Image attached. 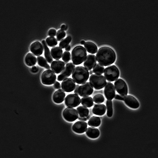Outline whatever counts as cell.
<instances>
[{
    "mask_svg": "<svg viewBox=\"0 0 158 158\" xmlns=\"http://www.w3.org/2000/svg\"><path fill=\"white\" fill-rule=\"evenodd\" d=\"M30 49L35 55L38 56L43 53V47L42 44L40 42L36 41L31 43L30 46Z\"/></svg>",
    "mask_w": 158,
    "mask_h": 158,
    "instance_id": "cell-15",
    "label": "cell"
},
{
    "mask_svg": "<svg viewBox=\"0 0 158 158\" xmlns=\"http://www.w3.org/2000/svg\"><path fill=\"white\" fill-rule=\"evenodd\" d=\"M93 100L96 103H103L105 100V98L103 95L101 94H97L93 97Z\"/></svg>",
    "mask_w": 158,
    "mask_h": 158,
    "instance_id": "cell-34",
    "label": "cell"
},
{
    "mask_svg": "<svg viewBox=\"0 0 158 158\" xmlns=\"http://www.w3.org/2000/svg\"><path fill=\"white\" fill-rule=\"evenodd\" d=\"M125 103L129 107L133 109H136L139 106V103L137 100L130 95H126L124 97Z\"/></svg>",
    "mask_w": 158,
    "mask_h": 158,
    "instance_id": "cell-17",
    "label": "cell"
},
{
    "mask_svg": "<svg viewBox=\"0 0 158 158\" xmlns=\"http://www.w3.org/2000/svg\"><path fill=\"white\" fill-rule=\"evenodd\" d=\"M24 60L26 64L29 66L34 65L36 62V58L35 56L33 53L30 52L26 55Z\"/></svg>",
    "mask_w": 158,
    "mask_h": 158,
    "instance_id": "cell-22",
    "label": "cell"
},
{
    "mask_svg": "<svg viewBox=\"0 0 158 158\" xmlns=\"http://www.w3.org/2000/svg\"><path fill=\"white\" fill-rule=\"evenodd\" d=\"M106 105L107 110V115L109 117H111L113 114L112 103L111 100H107L106 101Z\"/></svg>",
    "mask_w": 158,
    "mask_h": 158,
    "instance_id": "cell-32",
    "label": "cell"
},
{
    "mask_svg": "<svg viewBox=\"0 0 158 158\" xmlns=\"http://www.w3.org/2000/svg\"><path fill=\"white\" fill-rule=\"evenodd\" d=\"M105 70L104 66L99 63H96L93 67V71L95 73L102 74Z\"/></svg>",
    "mask_w": 158,
    "mask_h": 158,
    "instance_id": "cell-30",
    "label": "cell"
},
{
    "mask_svg": "<svg viewBox=\"0 0 158 158\" xmlns=\"http://www.w3.org/2000/svg\"><path fill=\"white\" fill-rule=\"evenodd\" d=\"M81 104L88 107H91L93 105V101L90 96L83 97L81 99Z\"/></svg>",
    "mask_w": 158,
    "mask_h": 158,
    "instance_id": "cell-26",
    "label": "cell"
},
{
    "mask_svg": "<svg viewBox=\"0 0 158 158\" xmlns=\"http://www.w3.org/2000/svg\"><path fill=\"white\" fill-rule=\"evenodd\" d=\"M65 27L66 26L65 25L63 24L62 25H61V29L63 30H65Z\"/></svg>",
    "mask_w": 158,
    "mask_h": 158,
    "instance_id": "cell-44",
    "label": "cell"
},
{
    "mask_svg": "<svg viewBox=\"0 0 158 158\" xmlns=\"http://www.w3.org/2000/svg\"><path fill=\"white\" fill-rule=\"evenodd\" d=\"M89 74H93V70H90L89 72Z\"/></svg>",
    "mask_w": 158,
    "mask_h": 158,
    "instance_id": "cell-46",
    "label": "cell"
},
{
    "mask_svg": "<svg viewBox=\"0 0 158 158\" xmlns=\"http://www.w3.org/2000/svg\"><path fill=\"white\" fill-rule=\"evenodd\" d=\"M41 79L42 83L46 85H51L55 82L56 76L54 72L50 69L44 71L42 73Z\"/></svg>",
    "mask_w": 158,
    "mask_h": 158,
    "instance_id": "cell-6",
    "label": "cell"
},
{
    "mask_svg": "<svg viewBox=\"0 0 158 158\" xmlns=\"http://www.w3.org/2000/svg\"><path fill=\"white\" fill-rule=\"evenodd\" d=\"M65 96V93L62 89H58L53 93V99L55 103H60L63 101Z\"/></svg>",
    "mask_w": 158,
    "mask_h": 158,
    "instance_id": "cell-19",
    "label": "cell"
},
{
    "mask_svg": "<svg viewBox=\"0 0 158 158\" xmlns=\"http://www.w3.org/2000/svg\"><path fill=\"white\" fill-rule=\"evenodd\" d=\"M37 59L38 63L39 65L46 69H51V67L48 63L47 60L43 57L41 56H38L37 57Z\"/></svg>",
    "mask_w": 158,
    "mask_h": 158,
    "instance_id": "cell-29",
    "label": "cell"
},
{
    "mask_svg": "<svg viewBox=\"0 0 158 158\" xmlns=\"http://www.w3.org/2000/svg\"><path fill=\"white\" fill-rule=\"evenodd\" d=\"M42 43L44 49V56L47 62L51 63L53 61V59L51 57L50 50L45 40H43L42 41Z\"/></svg>",
    "mask_w": 158,
    "mask_h": 158,
    "instance_id": "cell-25",
    "label": "cell"
},
{
    "mask_svg": "<svg viewBox=\"0 0 158 158\" xmlns=\"http://www.w3.org/2000/svg\"><path fill=\"white\" fill-rule=\"evenodd\" d=\"M71 54L70 52L67 51H64L62 55V59L64 63H66L70 60Z\"/></svg>",
    "mask_w": 158,
    "mask_h": 158,
    "instance_id": "cell-36",
    "label": "cell"
},
{
    "mask_svg": "<svg viewBox=\"0 0 158 158\" xmlns=\"http://www.w3.org/2000/svg\"><path fill=\"white\" fill-rule=\"evenodd\" d=\"M75 67V65L72 62H69L66 63L62 72L58 76L57 80L61 81L65 78L71 75Z\"/></svg>",
    "mask_w": 158,
    "mask_h": 158,
    "instance_id": "cell-11",
    "label": "cell"
},
{
    "mask_svg": "<svg viewBox=\"0 0 158 158\" xmlns=\"http://www.w3.org/2000/svg\"><path fill=\"white\" fill-rule=\"evenodd\" d=\"M86 49L83 46L78 45L75 46L71 51V59L75 65L81 64L87 55Z\"/></svg>",
    "mask_w": 158,
    "mask_h": 158,
    "instance_id": "cell-3",
    "label": "cell"
},
{
    "mask_svg": "<svg viewBox=\"0 0 158 158\" xmlns=\"http://www.w3.org/2000/svg\"><path fill=\"white\" fill-rule=\"evenodd\" d=\"M105 86L104 93L106 98L108 100H112L114 97L115 94V88L113 84L107 82Z\"/></svg>",
    "mask_w": 158,
    "mask_h": 158,
    "instance_id": "cell-13",
    "label": "cell"
},
{
    "mask_svg": "<svg viewBox=\"0 0 158 158\" xmlns=\"http://www.w3.org/2000/svg\"><path fill=\"white\" fill-rule=\"evenodd\" d=\"M79 85L78 84H77L76 85L75 87V88L74 93L76 94H78V88L79 87Z\"/></svg>",
    "mask_w": 158,
    "mask_h": 158,
    "instance_id": "cell-41",
    "label": "cell"
},
{
    "mask_svg": "<svg viewBox=\"0 0 158 158\" xmlns=\"http://www.w3.org/2000/svg\"><path fill=\"white\" fill-rule=\"evenodd\" d=\"M87 127V123L83 121H78L73 124L72 129L76 133L82 134L85 132Z\"/></svg>",
    "mask_w": 158,
    "mask_h": 158,
    "instance_id": "cell-14",
    "label": "cell"
},
{
    "mask_svg": "<svg viewBox=\"0 0 158 158\" xmlns=\"http://www.w3.org/2000/svg\"><path fill=\"white\" fill-rule=\"evenodd\" d=\"M66 33L64 30L61 29L58 30L56 34V36L57 40L60 41L65 36Z\"/></svg>",
    "mask_w": 158,
    "mask_h": 158,
    "instance_id": "cell-35",
    "label": "cell"
},
{
    "mask_svg": "<svg viewBox=\"0 0 158 158\" xmlns=\"http://www.w3.org/2000/svg\"><path fill=\"white\" fill-rule=\"evenodd\" d=\"M97 61L96 56L94 55H88L84 60V66L88 70H90L96 63Z\"/></svg>",
    "mask_w": 158,
    "mask_h": 158,
    "instance_id": "cell-16",
    "label": "cell"
},
{
    "mask_svg": "<svg viewBox=\"0 0 158 158\" xmlns=\"http://www.w3.org/2000/svg\"><path fill=\"white\" fill-rule=\"evenodd\" d=\"M104 74L108 81L113 82L118 78L120 72L118 68L115 65H113L106 68L104 70Z\"/></svg>",
    "mask_w": 158,
    "mask_h": 158,
    "instance_id": "cell-5",
    "label": "cell"
},
{
    "mask_svg": "<svg viewBox=\"0 0 158 158\" xmlns=\"http://www.w3.org/2000/svg\"><path fill=\"white\" fill-rule=\"evenodd\" d=\"M86 134L89 138L94 139L98 137L100 134V132L97 128L93 127H90L87 128Z\"/></svg>",
    "mask_w": 158,
    "mask_h": 158,
    "instance_id": "cell-21",
    "label": "cell"
},
{
    "mask_svg": "<svg viewBox=\"0 0 158 158\" xmlns=\"http://www.w3.org/2000/svg\"><path fill=\"white\" fill-rule=\"evenodd\" d=\"M56 33V31L55 29L53 28L50 29L48 31L49 35L54 36H55Z\"/></svg>",
    "mask_w": 158,
    "mask_h": 158,
    "instance_id": "cell-37",
    "label": "cell"
},
{
    "mask_svg": "<svg viewBox=\"0 0 158 158\" xmlns=\"http://www.w3.org/2000/svg\"><path fill=\"white\" fill-rule=\"evenodd\" d=\"M78 119L79 120L84 121H86L87 120V119L86 117H83L80 116Z\"/></svg>",
    "mask_w": 158,
    "mask_h": 158,
    "instance_id": "cell-42",
    "label": "cell"
},
{
    "mask_svg": "<svg viewBox=\"0 0 158 158\" xmlns=\"http://www.w3.org/2000/svg\"><path fill=\"white\" fill-rule=\"evenodd\" d=\"M93 91V86L90 82H86L79 86L78 93L80 96L84 97L91 95Z\"/></svg>",
    "mask_w": 158,
    "mask_h": 158,
    "instance_id": "cell-10",
    "label": "cell"
},
{
    "mask_svg": "<svg viewBox=\"0 0 158 158\" xmlns=\"http://www.w3.org/2000/svg\"><path fill=\"white\" fill-rule=\"evenodd\" d=\"M81 99L78 94H70L68 95L65 97L64 102L67 107H76L79 105Z\"/></svg>",
    "mask_w": 158,
    "mask_h": 158,
    "instance_id": "cell-8",
    "label": "cell"
},
{
    "mask_svg": "<svg viewBox=\"0 0 158 158\" xmlns=\"http://www.w3.org/2000/svg\"><path fill=\"white\" fill-rule=\"evenodd\" d=\"M76 109L80 117H86L88 115L89 110L86 106H80L77 108Z\"/></svg>",
    "mask_w": 158,
    "mask_h": 158,
    "instance_id": "cell-28",
    "label": "cell"
},
{
    "mask_svg": "<svg viewBox=\"0 0 158 158\" xmlns=\"http://www.w3.org/2000/svg\"><path fill=\"white\" fill-rule=\"evenodd\" d=\"M115 88L117 92L122 96L124 97L128 94V89L127 84L122 79H117L114 83Z\"/></svg>",
    "mask_w": 158,
    "mask_h": 158,
    "instance_id": "cell-9",
    "label": "cell"
},
{
    "mask_svg": "<svg viewBox=\"0 0 158 158\" xmlns=\"http://www.w3.org/2000/svg\"><path fill=\"white\" fill-rule=\"evenodd\" d=\"M89 81L95 89L97 90L103 88L106 83L105 77L100 74H92L89 77Z\"/></svg>",
    "mask_w": 158,
    "mask_h": 158,
    "instance_id": "cell-4",
    "label": "cell"
},
{
    "mask_svg": "<svg viewBox=\"0 0 158 158\" xmlns=\"http://www.w3.org/2000/svg\"><path fill=\"white\" fill-rule=\"evenodd\" d=\"M53 86L54 88L56 89H58L61 88V86L60 83L57 81L55 82Z\"/></svg>",
    "mask_w": 158,
    "mask_h": 158,
    "instance_id": "cell-38",
    "label": "cell"
},
{
    "mask_svg": "<svg viewBox=\"0 0 158 158\" xmlns=\"http://www.w3.org/2000/svg\"><path fill=\"white\" fill-rule=\"evenodd\" d=\"M31 70L33 72H36L38 71V69L36 66H33Z\"/></svg>",
    "mask_w": 158,
    "mask_h": 158,
    "instance_id": "cell-40",
    "label": "cell"
},
{
    "mask_svg": "<svg viewBox=\"0 0 158 158\" xmlns=\"http://www.w3.org/2000/svg\"><path fill=\"white\" fill-rule=\"evenodd\" d=\"M84 46L87 51L89 53L95 54L97 51L98 48L97 45L92 41L86 42L84 44Z\"/></svg>",
    "mask_w": 158,
    "mask_h": 158,
    "instance_id": "cell-24",
    "label": "cell"
},
{
    "mask_svg": "<svg viewBox=\"0 0 158 158\" xmlns=\"http://www.w3.org/2000/svg\"><path fill=\"white\" fill-rule=\"evenodd\" d=\"M86 118L87 120H88L90 118V115H88L86 117Z\"/></svg>",
    "mask_w": 158,
    "mask_h": 158,
    "instance_id": "cell-47",
    "label": "cell"
},
{
    "mask_svg": "<svg viewBox=\"0 0 158 158\" xmlns=\"http://www.w3.org/2000/svg\"><path fill=\"white\" fill-rule=\"evenodd\" d=\"M75 82L71 78H65L61 83L62 88L66 92L72 91L75 89Z\"/></svg>",
    "mask_w": 158,
    "mask_h": 158,
    "instance_id": "cell-12",
    "label": "cell"
},
{
    "mask_svg": "<svg viewBox=\"0 0 158 158\" xmlns=\"http://www.w3.org/2000/svg\"><path fill=\"white\" fill-rule=\"evenodd\" d=\"M51 55L53 58L55 59H60L62 56L63 50L58 46H54L51 50Z\"/></svg>",
    "mask_w": 158,
    "mask_h": 158,
    "instance_id": "cell-23",
    "label": "cell"
},
{
    "mask_svg": "<svg viewBox=\"0 0 158 158\" xmlns=\"http://www.w3.org/2000/svg\"><path fill=\"white\" fill-rule=\"evenodd\" d=\"M96 57L98 63L106 66L114 63L116 56L115 51L112 48L104 46L98 49L96 54Z\"/></svg>",
    "mask_w": 158,
    "mask_h": 158,
    "instance_id": "cell-1",
    "label": "cell"
},
{
    "mask_svg": "<svg viewBox=\"0 0 158 158\" xmlns=\"http://www.w3.org/2000/svg\"><path fill=\"white\" fill-rule=\"evenodd\" d=\"M65 65V63L63 61L56 59L51 63V67L52 70L55 73L58 74L62 71Z\"/></svg>",
    "mask_w": 158,
    "mask_h": 158,
    "instance_id": "cell-18",
    "label": "cell"
},
{
    "mask_svg": "<svg viewBox=\"0 0 158 158\" xmlns=\"http://www.w3.org/2000/svg\"><path fill=\"white\" fill-rule=\"evenodd\" d=\"M71 49V46L70 45H68L65 48V50L66 51H69Z\"/></svg>",
    "mask_w": 158,
    "mask_h": 158,
    "instance_id": "cell-43",
    "label": "cell"
},
{
    "mask_svg": "<svg viewBox=\"0 0 158 158\" xmlns=\"http://www.w3.org/2000/svg\"><path fill=\"white\" fill-rule=\"evenodd\" d=\"M101 123L100 118L97 116H93L91 117L89 119L88 124L89 126H99Z\"/></svg>",
    "mask_w": 158,
    "mask_h": 158,
    "instance_id": "cell-27",
    "label": "cell"
},
{
    "mask_svg": "<svg viewBox=\"0 0 158 158\" xmlns=\"http://www.w3.org/2000/svg\"><path fill=\"white\" fill-rule=\"evenodd\" d=\"M89 75L88 70L86 68L82 66H78L73 70L72 77L76 83L81 84L87 80Z\"/></svg>",
    "mask_w": 158,
    "mask_h": 158,
    "instance_id": "cell-2",
    "label": "cell"
},
{
    "mask_svg": "<svg viewBox=\"0 0 158 158\" xmlns=\"http://www.w3.org/2000/svg\"><path fill=\"white\" fill-rule=\"evenodd\" d=\"M71 40V37L70 36H68L61 41L59 44V47L62 49L65 48L68 45Z\"/></svg>",
    "mask_w": 158,
    "mask_h": 158,
    "instance_id": "cell-33",
    "label": "cell"
},
{
    "mask_svg": "<svg viewBox=\"0 0 158 158\" xmlns=\"http://www.w3.org/2000/svg\"><path fill=\"white\" fill-rule=\"evenodd\" d=\"M85 43V41L83 40L81 41H80V43L82 45H84V44Z\"/></svg>",
    "mask_w": 158,
    "mask_h": 158,
    "instance_id": "cell-45",
    "label": "cell"
},
{
    "mask_svg": "<svg viewBox=\"0 0 158 158\" xmlns=\"http://www.w3.org/2000/svg\"><path fill=\"white\" fill-rule=\"evenodd\" d=\"M46 41L47 45L50 47L56 45L57 44V41L54 36L48 37L46 39Z\"/></svg>",
    "mask_w": 158,
    "mask_h": 158,
    "instance_id": "cell-31",
    "label": "cell"
},
{
    "mask_svg": "<svg viewBox=\"0 0 158 158\" xmlns=\"http://www.w3.org/2000/svg\"><path fill=\"white\" fill-rule=\"evenodd\" d=\"M106 111V106L104 104L101 103L95 105L92 109L93 112L94 114L100 116L103 115Z\"/></svg>",
    "mask_w": 158,
    "mask_h": 158,
    "instance_id": "cell-20",
    "label": "cell"
},
{
    "mask_svg": "<svg viewBox=\"0 0 158 158\" xmlns=\"http://www.w3.org/2000/svg\"><path fill=\"white\" fill-rule=\"evenodd\" d=\"M62 114L64 118L69 122H73L78 118V115L76 109L71 107H67L63 110Z\"/></svg>",
    "mask_w": 158,
    "mask_h": 158,
    "instance_id": "cell-7",
    "label": "cell"
},
{
    "mask_svg": "<svg viewBox=\"0 0 158 158\" xmlns=\"http://www.w3.org/2000/svg\"><path fill=\"white\" fill-rule=\"evenodd\" d=\"M115 99L117 100L124 101V97L120 95L116 94L114 97Z\"/></svg>",
    "mask_w": 158,
    "mask_h": 158,
    "instance_id": "cell-39",
    "label": "cell"
}]
</instances>
